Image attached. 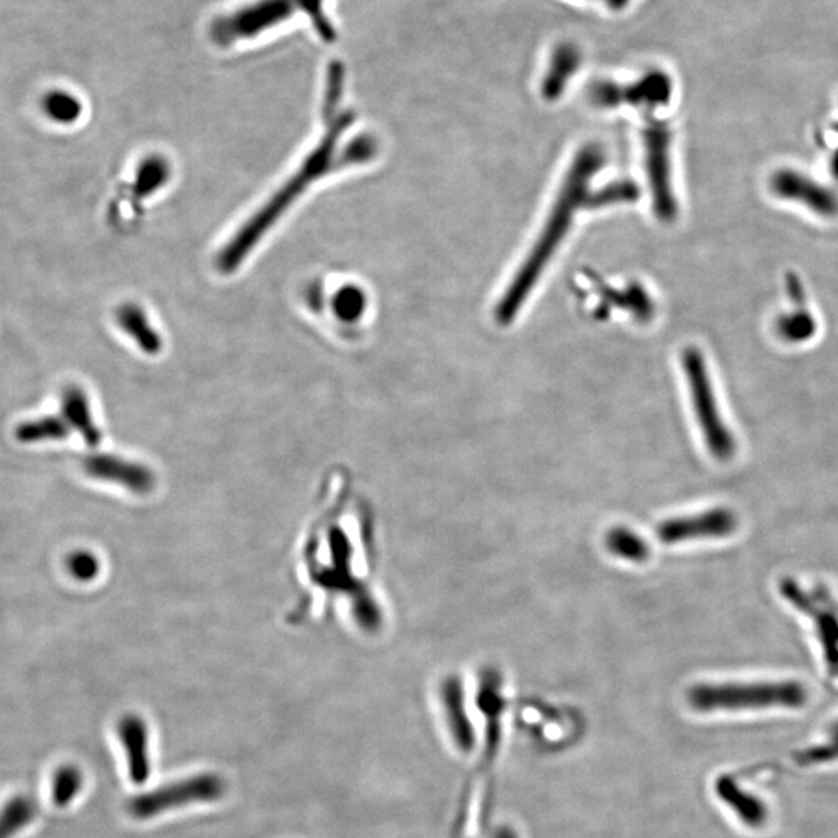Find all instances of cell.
Masks as SVG:
<instances>
[{
  "label": "cell",
  "instance_id": "6da1fadb",
  "mask_svg": "<svg viewBox=\"0 0 838 838\" xmlns=\"http://www.w3.org/2000/svg\"><path fill=\"white\" fill-rule=\"evenodd\" d=\"M603 161V154L596 147L584 148L574 159L555 206L548 214V220L544 224L543 233L536 240L528 257L522 263L521 269L515 273L510 287L507 288L505 295L497 306V318L502 324L513 321L514 315L524 306L525 300L532 295L539 277H543L545 267L555 257V252L561 246L563 236L569 233L574 214L580 213L582 207L587 203L600 206V202L593 200L591 185Z\"/></svg>",
  "mask_w": 838,
  "mask_h": 838
},
{
  "label": "cell",
  "instance_id": "7a4b0ae2",
  "mask_svg": "<svg viewBox=\"0 0 838 838\" xmlns=\"http://www.w3.org/2000/svg\"><path fill=\"white\" fill-rule=\"evenodd\" d=\"M810 699L806 686L796 680L725 682L697 684L688 691V703L699 713L711 711L764 710V708H801Z\"/></svg>",
  "mask_w": 838,
  "mask_h": 838
},
{
  "label": "cell",
  "instance_id": "3957f363",
  "mask_svg": "<svg viewBox=\"0 0 838 838\" xmlns=\"http://www.w3.org/2000/svg\"><path fill=\"white\" fill-rule=\"evenodd\" d=\"M682 365L688 382L692 410L708 451L718 462H730L736 455V440L719 409L706 358L696 348H686Z\"/></svg>",
  "mask_w": 838,
  "mask_h": 838
},
{
  "label": "cell",
  "instance_id": "277c9868",
  "mask_svg": "<svg viewBox=\"0 0 838 838\" xmlns=\"http://www.w3.org/2000/svg\"><path fill=\"white\" fill-rule=\"evenodd\" d=\"M780 593L793 609L814 622L828 676L838 680V601L825 585L804 587L793 578L781 580Z\"/></svg>",
  "mask_w": 838,
  "mask_h": 838
},
{
  "label": "cell",
  "instance_id": "5b68a950",
  "mask_svg": "<svg viewBox=\"0 0 838 838\" xmlns=\"http://www.w3.org/2000/svg\"><path fill=\"white\" fill-rule=\"evenodd\" d=\"M228 792V782L218 773H198L185 780L170 782L154 791L140 793L129 800L128 812L136 819H151L163 812L191 804L213 803Z\"/></svg>",
  "mask_w": 838,
  "mask_h": 838
},
{
  "label": "cell",
  "instance_id": "8992f818",
  "mask_svg": "<svg viewBox=\"0 0 838 838\" xmlns=\"http://www.w3.org/2000/svg\"><path fill=\"white\" fill-rule=\"evenodd\" d=\"M302 10V0H254L232 13L222 14L211 24V39L218 46L257 38L288 21Z\"/></svg>",
  "mask_w": 838,
  "mask_h": 838
},
{
  "label": "cell",
  "instance_id": "52a82bcc",
  "mask_svg": "<svg viewBox=\"0 0 838 838\" xmlns=\"http://www.w3.org/2000/svg\"><path fill=\"white\" fill-rule=\"evenodd\" d=\"M740 521L730 508H710L703 513L685 515L663 521L657 526L660 543L676 545L696 539H722L732 536Z\"/></svg>",
  "mask_w": 838,
  "mask_h": 838
},
{
  "label": "cell",
  "instance_id": "ba28073f",
  "mask_svg": "<svg viewBox=\"0 0 838 838\" xmlns=\"http://www.w3.org/2000/svg\"><path fill=\"white\" fill-rule=\"evenodd\" d=\"M647 158L649 179L654 190L655 211L663 221H673L677 202L671 184V132L666 125L654 124L647 129Z\"/></svg>",
  "mask_w": 838,
  "mask_h": 838
},
{
  "label": "cell",
  "instance_id": "9c48e42d",
  "mask_svg": "<svg viewBox=\"0 0 838 838\" xmlns=\"http://www.w3.org/2000/svg\"><path fill=\"white\" fill-rule=\"evenodd\" d=\"M770 188L778 198L795 200L822 217L838 214V198L833 190L793 170H780L770 179Z\"/></svg>",
  "mask_w": 838,
  "mask_h": 838
},
{
  "label": "cell",
  "instance_id": "30bf717a",
  "mask_svg": "<svg viewBox=\"0 0 838 838\" xmlns=\"http://www.w3.org/2000/svg\"><path fill=\"white\" fill-rule=\"evenodd\" d=\"M120 743L124 745L128 763L129 780L136 785H143L150 780V730L140 715L126 714L117 726Z\"/></svg>",
  "mask_w": 838,
  "mask_h": 838
},
{
  "label": "cell",
  "instance_id": "8fae6325",
  "mask_svg": "<svg viewBox=\"0 0 838 838\" xmlns=\"http://www.w3.org/2000/svg\"><path fill=\"white\" fill-rule=\"evenodd\" d=\"M582 62H584V54L574 40L566 39L556 44L548 57L543 86H540L544 98L550 102L561 98L574 75L580 72Z\"/></svg>",
  "mask_w": 838,
  "mask_h": 838
},
{
  "label": "cell",
  "instance_id": "7c38bea8",
  "mask_svg": "<svg viewBox=\"0 0 838 838\" xmlns=\"http://www.w3.org/2000/svg\"><path fill=\"white\" fill-rule=\"evenodd\" d=\"M441 699H443L449 730H451L455 744L459 750L469 753L476 745V734H474L473 722L467 715L463 686L457 676H449L443 682Z\"/></svg>",
  "mask_w": 838,
  "mask_h": 838
},
{
  "label": "cell",
  "instance_id": "4fadbf2b",
  "mask_svg": "<svg viewBox=\"0 0 838 838\" xmlns=\"http://www.w3.org/2000/svg\"><path fill=\"white\" fill-rule=\"evenodd\" d=\"M715 793L748 828L758 829L766 825L767 818H769L766 803L741 788L730 775H722L721 778H718Z\"/></svg>",
  "mask_w": 838,
  "mask_h": 838
},
{
  "label": "cell",
  "instance_id": "5bb4252c",
  "mask_svg": "<svg viewBox=\"0 0 838 838\" xmlns=\"http://www.w3.org/2000/svg\"><path fill=\"white\" fill-rule=\"evenodd\" d=\"M673 92L671 77L663 70L652 69L637 78L632 84H625V103L644 110H655L671 102Z\"/></svg>",
  "mask_w": 838,
  "mask_h": 838
},
{
  "label": "cell",
  "instance_id": "9a60e30c",
  "mask_svg": "<svg viewBox=\"0 0 838 838\" xmlns=\"http://www.w3.org/2000/svg\"><path fill=\"white\" fill-rule=\"evenodd\" d=\"M62 415H65L67 422L72 428L83 433L84 440L91 446H95L98 443L100 433L95 428L94 421H92L86 395H84L81 388H66L65 395H62Z\"/></svg>",
  "mask_w": 838,
  "mask_h": 838
},
{
  "label": "cell",
  "instance_id": "2e32d148",
  "mask_svg": "<svg viewBox=\"0 0 838 838\" xmlns=\"http://www.w3.org/2000/svg\"><path fill=\"white\" fill-rule=\"evenodd\" d=\"M606 547L612 555L630 562H644L651 556L647 540L626 526H614L607 532Z\"/></svg>",
  "mask_w": 838,
  "mask_h": 838
},
{
  "label": "cell",
  "instance_id": "e0dca14e",
  "mask_svg": "<svg viewBox=\"0 0 838 838\" xmlns=\"http://www.w3.org/2000/svg\"><path fill=\"white\" fill-rule=\"evenodd\" d=\"M38 804L27 795L13 796L0 810V838H13L35 819Z\"/></svg>",
  "mask_w": 838,
  "mask_h": 838
},
{
  "label": "cell",
  "instance_id": "ac0fdd59",
  "mask_svg": "<svg viewBox=\"0 0 838 838\" xmlns=\"http://www.w3.org/2000/svg\"><path fill=\"white\" fill-rule=\"evenodd\" d=\"M775 328H777L778 336L785 342L804 344L817 333V321L810 311L799 307L792 313L781 314L777 318Z\"/></svg>",
  "mask_w": 838,
  "mask_h": 838
},
{
  "label": "cell",
  "instance_id": "d6986e66",
  "mask_svg": "<svg viewBox=\"0 0 838 838\" xmlns=\"http://www.w3.org/2000/svg\"><path fill=\"white\" fill-rule=\"evenodd\" d=\"M43 110L55 124L72 125L83 114V105L75 95L57 89V91L47 92L44 96Z\"/></svg>",
  "mask_w": 838,
  "mask_h": 838
},
{
  "label": "cell",
  "instance_id": "ffe728a7",
  "mask_svg": "<svg viewBox=\"0 0 838 838\" xmlns=\"http://www.w3.org/2000/svg\"><path fill=\"white\" fill-rule=\"evenodd\" d=\"M83 772L77 766L59 767L51 778V801L57 807H67L83 791Z\"/></svg>",
  "mask_w": 838,
  "mask_h": 838
},
{
  "label": "cell",
  "instance_id": "44dd1931",
  "mask_svg": "<svg viewBox=\"0 0 838 838\" xmlns=\"http://www.w3.org/2000/svg\"><path fill=\"white\" fill-rule=\"evenodd\" d=\"M14 435L21 443H40V441L66 439L69 435V429L61 418L44 417L24 422L16 429Z\"/></svg>",
  "mask_w": 838,
  "mask_h": 838
},
{
  "label": "cell",
  "instance_id": "7402d4cb",
  "mask_svg": "<svg viewBox=\"0 0 838 838\" xmlns=\"http://www.w3.org/2000/svg\"><path fill=\"white\" fill-rule=\"evenodd\" d=\"M589 98L598 107H618L625 103V84L615 80H598L589 88Z\"/></svg>",
  "mask_w": 838,
  "mask_h": 838
},
{
  "label": "cell",
  "instance_id": "603a6c76",
  "mask_svg": "<svg viewBox=\"0 0 838 838\" xmlns=\"http://www.w3.org/2000/svg\"><path fill=\"white\" fill-rule=\"evenodd\" d=\"M324 7L325 0H302V11H305L307 18L313 22L318 36L326 40V43H331V40L336 39V30H334L331 21L326 16Z\"/></svg>",
  "mask_w": 838,
  "mask_h": 838
},
{
  "label": "cell",
  "instance_id": "cb8c5ba5",
  "mask_svg": "<svg viewBox=\"0 0 838 838\" xmlns=\"http://www.w3.org/2000/svg\"><path fill=\"white\" fill-rule=\"evenodd\" d=\"M67 570L78 581L94 580L100 570L98 559L89 551H75L67 558Z\"/></svg>",
  "mask_w": 838,
  "mask_h": 838
},
{
  "label": "cell",
  "instance_id": "d4e9b609",
  "mask_svg": "<svg viewBox=\"0 0 838 838\" xmlns=\"http://www.w3.org/2000/svg\"><path fill=\"white\" fill-rule=\"evenodd\" d=\"M796 763L800 766H812V764H822L829 761H837L838 759V740L830 741L829 744L818 745V747H811L807 750L796 753Z\"/></svg>",
  "mask_w": 838,
  "mask_h": 838
},
{
  "label": "cell",
  "instance_id": "484cf974",
  "mask_svg": "<svg viewBox=\"0 0 838 838\" xmlns=\"http://www.w3.org/2000/svg\"><path fill=\"white\" fill-rule=\"evenodd\" d=\"M363 306H365L363 305V295L358 289H344L336 300V307L340 317L350 318V321L359 317Z\"/></svg>",
  "mask_w": 838,
  "mask_h": 838
},
{
  "label": "cell",
  "instance_id": "4316f807",
  "mask_svg": "<svg viewBox=\"0 0 838 838\" xmlns=\"http://www.w3.org/2000/svg\"><path fill=\"white\" fill-rule=\"evenodd\" d=\"M785 289H788L789 299L796 306L803 307L806 305V291H804L803 281L795 273H788L785 276Z\"/></svg>",
  "mask_w": 838,
  "mask_h": 838
},
{
  "label": "cell",
  "instance_id": "83f0119b",
  "mask_svg": "<svg viewBox=\"0 0 838 838\" xmlns=\"http://www.w3.org/2000/svg\"><path fill=\"white\" fill-rule=\"evenodd\" d=\"M604 2H606L607 9L619 13V11L628 9L632 0H604Z\"/></svg>",
  "mask_w": 838,
  "mask_h": 838
},
{
  "label": "cell",
  "instance_id": "f1b7e54d",
  "mask_svg": "<svg viewBox=\"0 0 838 838\" xmlns=\"http://www.w3.org/2000/svg\"><path fill=\"white\" fill-rule=\"evenodd\" d=\"M836 129H837L836 132L838 133V125L836 126ZM830 166H833V174L834 176H836V179L838 181V147H837L836 153H834L833 155V165Z\"/></svg>",
  "mask_w": 838,
  "mask_h": 838
},
{
  "label": "cell",
  "instance_id": "f546056e",
  "mask_svg": "<svg viewBox=\"0 0 838 838\" xmlns=\"http://www.w3.org/2000/svg\"><path fill=\"white\" fill-rule=\"evenodd\" d=\"M496 838H515L514 834L510 829H500Z\"/></svg>",
  "mask_w": 838,
  "mask_h": 838
},
{
  "label": "cell",
  "instance_id": "4dcf8cb0",
  "mask_svg": "<svg viewBox=\"0 0 838 838\" xmlns=\"http://www.w3.org/2000/svg\"><path fill=\"white\" fill-rule=\"evenodd\" d=\"M830 734H833L834 740H838V721L830 726Z\"/></svg>",
  "mask_w": 838,
  "mask_h": 838
}]
</instances>
